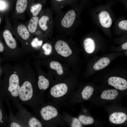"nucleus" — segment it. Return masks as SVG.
I'll return each mask as SVG.
<instances>
[{"mask_svg":"<svg viewBox=\"0 0 127 127\" xmlns=\"http://www.w3.org/2000/svg\"><path fill=\"white\" fill-rule=\"evenodd\" d=\"M34 76L30 70L25 71L21 81L18 102L22 105L36 107L43 103V95L40 93Z\"/></svg>","mask_w":127,"mask_h":127,"instance_id":"nucleus-1","label":"nucleus"},{"mask_svg":"<svg viewBox=\"0 0 127 127\" xmlns=\"http://www.w3.org/2000/svg\"><path fill=\"white\" fill-rule=\"evenodd\" d=\"M24 71L12 70L8 73L5 82L0 87V96L3 100H11L14 105L18 102L19 90Z\"/></svg>","mask_w":127,"mask_h":127,"instance_id":"nucleus-2","label":"nucleus"},{"mask_svg":"<svg viewBox=\"0 0 127 127\" xmlns=\"http://www.w3.org/2000/svg\"><path fill=\"white\" fill-rule=\"evenodd\" d=\"M15 22L12 27L13 34L20 41L24 50H29L32 34L29 32L26 25Z\"/></svg>","mask_w":127,"mask_h":127,"instance_id":"nucleus-3","label":"nucleus"},{"mask_svg":"<svg viewBox=\"0 0 127 127\" xmlns=\"http://www.w3.org/2000/svg\"><path fill=\"white\" fill-rule=\"evenodd\" d=\"M15 106L18 110L15 115L20 121L27 126V127H42L43 125L40 120L31 113L18 102Z\"/></svg>","mask_w":127,"mask_h":127,"instance_id":"nucleus-4","label":"nucleus"},{"mask_svg":"<svg viewBox=\"0 0 127 127\" xmlns=\"http://www.w3.org/2000/svg\"><path fill=\"white\" fill-rule=\"evenodd\" d=\"M32 108L43 125H46L48 121L56 117L58 114L56 108L43 103L37 107Z\"/></svg>","mask_w":127,"mask_h":127,"instance_id":"nucleus-5","label":"nucleus"},{"mask_svg":"<svg viewBox=\"0 0 127 127\" xmlns=\"http://www.w3.org/2000/svg\"><path fill=\"white\" fill-rule=\"evenodd\" d=\"M39 16L38 28L41 31L46 32L52 30L53 24L52 12L49 9L41 11Z\"/></svg>","mask_w":127,"mask_h":127,"instance_id":"nucleus-6","label":"nucleus"},{"mask_svg":"<svg viewBox=\"0 0 127 127\" xmlns=\"http://www.w3.org/2000/svg\"><path fill=\"white\" fill-rule=\"evenodd\" d=\"M12 26L10 23L9 28L3 32V36L5 43L10 52H15L18 49V46L16 39L12 35Z\"/></svg>","mask_w":127,"mask_h":127,"instance_id":"nucleus-7","label":"nucleus"},{"mask_svg":"<svg viewBox=\"0 0 127 127\" xmlns=\"http://www.w3.org/2000/svg\"><path fill=\"white\" fill-rule=\"evenodd\" d=\"M46 0H33L27 7V10L30 17L38 16L42 11Z\"/></svg>","mask_w":127,"mask_h":127,"instance_id":"nucleus-8","label":"nucleus"},{"mask_svg":"<svg viewBox=\"0 0 127 127\" xmlns=\"http://www.w3.org/2000/svg\"><path fill=\"white\" fill-rule=\"evenodd\" d=\"M68 91V87L67 85L62 83L56 84L50 89V92L53 97L58 98L65 95Z\"/></svg>","mask_w":127,"mask_h":127,"instance_id":"nucleus-9","label":"nucleus"},{"mask_svg":"<svg viewBox=\"0 0 127 127\" xmlns=\"http://www.w3.org/2000/svg\"><path fill=\"white\" fill-rule=\"evenodd\" d=\"M8 107L9 115L7 127H27L25 124L20 120L16 116L13 114L8 99L5 100Z\"/></svg>","mask_w":127,"mask_h":127,"instance_id":"nucleus-10","label":"nucleus"},{"mask_svg":"<svg viewBox=\"0 0 127 127\" xmlns=\"http://www.w3.org/2000/svg\"><path fill=\"white\" fill-rule=\"evenodd\" d=\"M55 48L58 54L65 57L70 56L72 53L67 43L62 40H59L56 42L55 44Z\"/></svg>","mask_w":127,"mask_h":127,"instance_id":"nucleus-11","label":"nucleus"},{"mask_svg":"<svg viewBox=\"0 0 127 127\" xmlns=\"http://www.w3.org/2000/svg\"><path fill=\"white\" fill-rule=\"evenodd\" d=\"M108 82L109 85L117 89L124 90L127 88V81L124 79L117 77H111L109 79Z\"/></svg>","mask_w":127,"mask_h":127,"instance_id":"nucleus-12","label":"nucleus"},{"mask_svg":"<svg viewBox=\"0 0 127 127\" xmlns=\"http://www.w3.org/2000/svg\"><path fill=\"white\" fill-rule=\"evenodd\" d=\"M76 17L74 11L71 10L68 11L64 15L61 21V24L64 27L68 28L73 25Z\"/></svg>","mask_w":127,"mask_h":127,"instance_id":"nucleus-13","label":"nucleus"},{"mask_svg":"<svg viewBox=\"0 0 127 127\" xmlns=\"http://www.w3.org/2000/svg\"><path fill=\"white\" fill-rule=\"evenodd\" d=\"M127 117L124 113L121 112H115L111 114L109 118V121L115 124H120L124 122Z\"/></svg>","mask_w":127,"mask_h":127,"instance_id":"nucleus-14","label":"nucleus"},{"mask_svg":"<svg viewBox=\"0 0 127 127\" xmlns=\"http://www.w3.org/2000/svg\"><path fill=\"white\" fill-rule=\"evenodd\" d=\"M50 83L49 80L42 75L38 77L37 86L40 94L42 95L45 91L49 87Z\"/></svg>","mask_w":127,"mask_h":127,"instance_id":"nucleus-15","label":"nucleus"},{"mask_svg":"<svg viewBox=\"0 0 127 127\" xmlns=\"http://www.w3.org/2000/svg\"><path fill=\"white\" fill-rule=\"evenodd\" d=\"M99 17L100 22L103 27L108 28L111 26L112 20L108 12L106 11H102L99 14Z\"/></svg>","mask_w":127,"mask_h":127,"instance_id":"nucleus-16","label":"nucleus"},{"mask_svg":"<svg viewBox=\"0 0 127 127\" xmlns=\"http://www.w3.org/2000/svg\"><path fill=\"white\" fill-rule=\"evenodd\" d=\"M39 19L38 16L32 17L26 25L28 31L32 34L35 33L38 30Z\"/></svg>","mask_w":127,"mask_h":127,"instance_id":"nucleus-17","label":"nucleus"},{"mask_svg":"<svg viewBox=\"0 0 127 127\" xmlns=\"http://www.w3.org/2000/svg\"><path fill=\"white\" fill-rule=\"evenodd\" d=\"M3 99L0 96V127L7 126L8 116L3 107Z\"/></svg>","mask_w":127,"mask_h":127,"instance_id":"nucleus-18","label":"nucleus"},{"mask_svg":"<svg viewBox=\"0 0 127 127\" xmlns=\"http://www.w3.org/2000/svg\"><path fill=\"white\" fill-rule=\"evenodd\" d=\"M118 94V91L115 89H110L104 91L101 95L103 99L113 100L115 99Z\"/></svg>","mask_w":127,"mask_h":127,"instance_id":"nucleus-19","label":"nucleus"},{"mask_svg":"<svg viewBox=\"0 0 127 127\" xmlns=\"http://www.w3.org/2000/svg\"><path fill=\"white\" fill-rule=\"evenodd\" d=\"M83 44L84 49L87 52L91 53L94 51L95 44L92 39L90 38H86L84 41Z\"/></svg>","mask_w":127,"mask_h":127,"instance_id":"nucleus-20","label":"nucleus"},{"mask_svg":"<svg viewBox=\"0 0 127 127\" xmlns=\"http://www.w3.org/2000/svg\"><path fill=\"white\" fill-rule=\"evenodd\" d=\"M110 63V60L108 58L106 57L103 58L94 64V68L96 70H101L107 66Z\"/></svg>","mask_w":127,"mask_h":127,"instance_id":"nucleus-21","label":"nucleus"},{"mask_svg":"<svg viewBox=\"0 0 127 127\" xmlns=\"http://www.w3.org/2000/svg\"><path fill=\"white\" fill-rule=\"evenodd\" d=\"M94 89L90 86L85 87L81 93L83 98L85 100L88 99L93 94Z\"/></svg>","mask_w":127,"mask_h":127,"instance_id":"nucleus-22","label":"nucleus"},{"mask_svg":"<svg viewBox=\"0 0 127 127\" xmlns=\"http://www.w3.org/2000/svg\"><path fill=\"white\" fill-rule=\"evenodd\" d=\"M50 68L56 71L57 74L59 75H61L63 73V68L62 65L58 62L53 61L50 64Z\"/></svg>","mask_w":127,"mask_h":127,"instance_id":"nucleus-23","label":"nucleus"},{"mask_svg":"<svg viewBox=\"0 0 127 127\" xmlns=\"http://www.w3.org/2000/svg\"><path fill=\"white\" fill-rule=\"evenodd\" d=\"M79 119L81 123L84 125L91 124L94 122V120L92 117L83 115H80Z\"/></svg>","mask_w":127,"mask_h":127,"instance_id":"nucleus-24","label":"nucleus"},{"mask_svg":"<svg viewBox=\"0 0 127 127\" xmlns=\"http://www.w3.org/2000/svg\"><path fill=\"white\" fill-rule=\"evenodd\" d=\"M43 41L39 40L37 37H35L32 39L30 43V47L34 48H38L42 45Z\"/></svg>","mask_w":127,"mask_h":127,"instance_id":"nucleus-25","label":"nucleus"},{"mask_svg":"<svg viewBox=\"0 0 127 127\" xmlns=\"http://www.w3.org/2000/svg\"><path fill=\"white\" fill-rule=\"evenodd\" d=\"M42 48L44 51V53L45 55H49L52 52V47L51 44L48 43L44 44L42 46Z\"/></svg>","mask_w":127,"mask_h":127,"instance_id":"nucleus-26","label":"nucleus"},{"mask_svg":"<svg viewBox=\"0 0 127 127\" xmlns=\"http://www.w3.org/2000/svg\"><path fill=\"white\" fill-rule=\"evenodd\" d=\"M9 8V3L5 0H0V12H4L8 11Z\"/></svg>","mask_w":127,"mask_h":127,"instance_id":"nucleus-27","label":"nucleus"},{"mask_svg":"<svg viewBox=\"0 0 127 127\" xmlns=\"http://www.w3.org/2000/svg\"><path fill=\"white\" fill-rule=\"evenodd\" d=\"M71 126L72 127H82L79 120L75 118L72 119L71 124Z\"/></svg>","mask_w":127,"mask_h":127,"instance_id":"nucleus-28","label":"nucleus"},{"mask_svg":"<svg viewBox=\"0 0 127 127\" xmlns=\"http://www.w3.org/2000/svg\"><path fill=\"white\" fill-rule=\"evenodd\" d=\"M119 26L121 29L127 30V21L123 20L120 21L119 24Z\"/></svg>","mask_w":127,"mask_h":127,"instance_id":"nucleus-29","label":"nucleus"},{"mask_svg":"<svg viewBox=\"0 0 127 127\" xmlns=\"http://www.w3.org/2000/svg\"><path fill=\"white\" fill-rule=\"evenodd\" d=\"M4 46L3 44L0 42V52H3L4 49Z\"/></svg>","mask_w":127,"mask_h":127,"instance_id":"nucleus-30","label":"nucleus"},{"mask_svg":"<svg viewBox=\"0 0 127 127\" xmlns=\"http://www.w3.org/2000/svg\"><path fill=\"white\" fill-rule=\"evenodd\" d=\"M122 47L123 49H127V42H126L123 44L122 45Z\"/></svg>","mask_w":127,"mask_h":127,"instance_id":"nucleus-31","label":"nucleus"},{"mask_svg":"<svg viewBox=\"0 0 127 127\" xmlns=\"http://www.w3.org/2000/svg\"><path fill=\"white\" fill-rule=\"evenodd\" d=\"M55 0L58 2H61L62 1H65L66 0Z\"/></svg>","mask_w":127,"mask_h":127,"instance_id":"nucleus-32","label":"nucleus"},{"mask_svg":"<svg viewBox=\"0 0 127 127\" xmlns=\"http://www.w3.org/2000/svg\"><path fill=\"white\" fill-rule=\"evenodd\" d=\"M1 18L0 17V24L1 22Z\"/></svg>","mask_w":127,"mask_h":127,"instance_id":"nucleus-33","label":"nucleus"},{"mask_svg":"<svg viewBox=\"0 0 127 127\" xmlns=\"http://www.w3.org/2000/svg\"></svg>","mask_w":127,"mask_h":127,"instance_id":"nucleus-34","label":"nucleus"},{"mask_svg":"<svg viewBox=\"0 0 127 127\" xmlns=\"http://www.w3.org/2000/svg\"></svg>","mask_w":127,"mask_h":127,"instance_id":"nucleus-35","label":"nucleus"}]
</instances>
